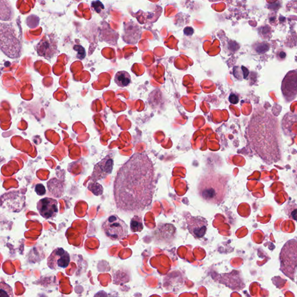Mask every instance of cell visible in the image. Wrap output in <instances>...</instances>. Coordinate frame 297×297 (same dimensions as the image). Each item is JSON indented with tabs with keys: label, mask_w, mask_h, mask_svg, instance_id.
<instances>
[{
	"label": "cell",
	"mask_w": 297,
	"mask_h": 297,
	"mask_svg": "<svg viewBox=\"0 0 297 297\" xmlns=\"http://www.w3.org/2000/svg\"><path fill=\"white\" fill-rule=\"evenodd\" d=\"M154 190L152 162L144 153H135L120 168L114 182L117 209L126 213L143 212L152 202Z\"/></svg>",
	"instance_id": "obj_1"
},
{
	"label": "cell",
	"mask_w": 297,
	"mask_h": 297,
	"mask_svg": "<svg viewBox=\"0 0 297 297\" xmlns=\"http://www.w3.org/2000/svg\"><path fill=\"white\" fill-rule=\"evenodd\" d=\"M248 138L251 147L262 159L272 164L281 159L277 121L266 112L254 114L248 126Z\"/></svg>",
	"instance_id": "obj_2"
},
{
	"label": "cell",
	"mask_w": 297,
	"mask_h": 297,
	"mask_svg": "<svg viewBox=\"0 0 297 297\" xmlns=\"http://www.w3.org/2000/svg\"><path fill=\"white\" fill-rule=\"evenodd\" d=\"M200 197L206 202L218 204L223 201L226 193V181L219 175H209L199 183Z\"/></svg>",
	"instance_id": "obj_3"
},
{
	"label": "cell",
	"mask_w": 297,
	"mask_h": 297,
	"mask_svg": "<svg viewBox=\"0 0 297 297\" xmlns=\"http://www.w3.org/2000/svg\"><path fill=\"white\" fill-rule=\"evenodd\" d=\"M0 49L11 58H19L21 54V44L13 27L7 24H0Z\"/></svg>",
	"instance_id": "obj_4"
},
{
	"label": "cell",
	"mask_w": 297,
	"mask_h": 297,
	"mask_svg": "<svg viewBox=\"0 0 297 297\" xmlns=\"http://www.w3.org/2000/svg\"><path fill=\"white\" fill-rule=\"evenodd\" d=\"M280 260L281 269L284 274L292 279H295L297 268V241L291 240L283 247Z\"/></svg>",
	"instance_id": "obj_5"
},
{
	"label": "cell",
	"mask_w": 297,
	"mask_h": 297,
	"mask_svg": "<svg viewBox=\"0 0 297 297\" xmlns=\"http://www.w3.org/2000/svg\"><path fill=\"white\" fill-rule=\"evenodd\" d=\"M102 229L105 235L113 241L122 240L129 234L127 224L116 215L109 217L103 223Z\"/></svg>",
	"instance_id": "obj_6"
},
{
	"label": "cell",
	"mask_w": 297,
	"mask_h": 297,
	"mask_svg": "<svg viewBox=\"0 0 297 297\" xmlns=\"http://www.w3.org/2000/svg\"><path fill=\"white\" fill-rule=\"evenodd\" d=\"M2 208L13 212H19L23 209L25 203V197L18 192L5 193L0 198Z\"/></svg>",
	"instance_id": "obj_7"
},
{
	"label": "cell",
	"mask_w": 297,
	"mask_h": 297,
	"mask_svg": "<svg viewBox=\"0 0 297 297\" xmlns=\"http://www.w3.org/2000/svg\"><path fill=\"white\" fill-rule=\"evenodd\" d=\"M71 262L70 255L64 248H57L48 258V267L54 270L67 268Z\"/></svg>",
	"instance_id": "obj_8"
},
{
	"label": "cell",
	"mask_w": 297,
	"mask_h": 297,
	"mask_svg": "<svg viewBox=\"0 0 297 297\" xmlns=\"http://www.w3.org/2000/svg\"><path fill=\"white\" fill-rule=\"evenodd\" d=\"M113 167V160L107 156L95 165L94 171L91 176L90 182H96L105 178L112 173Z\"/></svg>",
	"instance_id": "obj_9"
},
{
	"label": "cell",
	"mask_w": 297,
	"mask_h": 297,
	"mask_svg": "<svg viewBox=\"0 0 297 297\" xmlns=\"http://www.w3.org/2000/svg\"><path fill=\"white\" fill-rule=\"evenodd\" d=\"M57 200L46 198L41 199L37 203V208L41 216L45 219H53L58 213Z\"/></svg>",
	"instance_id": "obj_10"
},
{
	"label": "cell",
	"mask_w": 297,
	"mask_h": 297,
	"mask_svg": "<svg viewBox=\"0 0 297 297\" xmlns=\"http://www.w3.org/2000/svg\"><path fill=\"white\" fill-rule=\"evenodd\" d=\"M187 228L190 233L198 239L202 238L207 232V221L201 217L190 216L187 220Z\"/></svg>",
	"instance_id": "obj_11"
},
{
	"label": "cell",
	"mask_w": 297,
	"mask_h": 297,
	"mask_svg": "<svg viewBox=\"0 0 297 297\" xmlns=\"http://www.w3.org/2000/svg\"><path fill=\"white\" fill-rule=\"evenodd\" d=\"M297 72H290L283 80L282 90L284 97L290 102L296 97L297 95Z\"/></svg>",
	"instance_id": "obj_12"
},
{
	"label": "cell",
	"mask_w": 297,
	"mask_h": 297,
	"mask_svg": "<svg viewBox=\"0 0 297 297\" xmlns=\"http://www.w3.org/2000/svg\"><path fill=\"white\" fill-rule=\"evenodd\" d=\"M55 47L51 41L48 40L41 41L37 46V53L41 57L48 58L53 56Z\"/></svg>",
	"instance_id": "obj_13"
},
{
	"label": "cell",
	"mask_w": 297,
	"mask_h": 297,
	"mask_svg": "<svg viewBox=\"0 0 297 297\" xmlns=\"http://www.w3.org/2000/svg\"><path fill=\"white\" fill-rule=\"evenodd\" d=\"M116 84L121 87H125L131 82V75L126 71L117 72L115 77Z\"/></svg>",
	"instance_id": "obj_14"
},
{
	"label": "cell",
	"mask_w": 297,
	"mask_h": 297,
	"mask_svg": "<svg viewBox=\"0 0 297 297\" xmlns=\"http://www.w3.org/2000/svg\"><path fill=\"white\" fill-rule=\"evenodd\" d=\"M131 230L133 232H140L143 230L144 225L142 217L138 216L133 217L130 223Z\"/></svg>",
	"instance_id": "obj_15"
},
{
	"label": "cell",
	"mask_w": 297,
	"mask_h": 297,
	"mask_svg": "<svg viewBox=\"0 0 297 297\" xmlns=\"http://www.w3.org/2000/svg\"><path fill=\"white\" fill-rule=\"evenodd\" d=\"M13 296L11 287L4 282H0V297H13Z\"/></svg>",
	"instance_id": "obj_16"
},
{
	"label": "cell",
	"mask_w": 297,
	"mask_h": 297,
	"mask_svg": "<svg viewBox=\"0 0 297 297\" xmlns=\"http://www.w3.org/2000/svg\"><path fill=\"white\" fill-rule=\"evenodd\" d=\"M88 188L93 194L96 196L101 195L103 194V188L97 182H89Z\"/></svg>",
	"instance_id": "obj_17"
},
{
	"label": "cell",
	"mask_w": 297,
	"mask_h": 297,
	"mask_svg": "<svg viewBox=\"0 0 297 297\" xmlns=\"http://www.w3.org/2000/svg\"><path fill=\"white\" fill-rule=\"evenodd\" d=\"M35 192L39 196H43L46 194V191L44 186L42 184H37L35 187Z\"/></svg>",
	"instance_id": "obj_18"
},
{
	"label": "cell",
	"mask_w": 297,
	"mask_h": 297,
	"mask_svg": "<svg viewBox=\"0 0 297 297\" xmlns=\"http://www.w3.org/2000/svg\"><path fill=\"white\" fill-rule=\"evenodd\" d=\"M184 33L185 35L189 36H192L193 33H194V30L192 28V27H186L184 29Z\"/></svg>",
	"instance_id": "obj_19"
},
{
	"label": "cell",
	"mask_w": 297,
	"mask_h": 297,
	"mask_svg": "<svg viewBox=\"0 0 297 297\" xmlns=\"http://www.w3.org/2000/svg\"><path fill=\"white\" fill-rule=\"evenodd\" d=\"M238 97L236 95L232 94L229 97V101L231 103H233V104H236L238 102Z\"/></svg>",
	"instance_id": "obj_20"
}]
</instances>
